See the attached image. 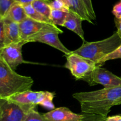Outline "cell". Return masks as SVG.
<instances>
[{
    "instance_id": "obj_11",
    "label": "cell",
    "mask_w": 121,
    "mask_h": 121,
    "mask_svg": "<svg viewBox=\"0 0 121 121\" xmlns=\"http://www.w3.org/2000/svg\"><path fill=\"white\" fill-rule=\"evenodd\" d=\"M47 121H82L83 114H78L66 107L55 108L43 114Z\"/></svg>"
},
{
    "instance_id": "obj_14",
    "label": "cell",
    "mask_w": 121,
    "mask_h": 121,
    "mask_svg": "<svg viewBox=\"0 0 121 121\" xmlns=\"http://www.w3.org/2000/svg\"><path fill=\"white\" fill-rule=\"evenodd\" d=\"M82 19L80 17L72 12L69 11L63 27H65L67 29L75 33L82 39L83 41H85L84 31L82 26Z\"/></svg>"
},
{
    "instance_id": "obj_4",
    "label": "cell",
    "mask_w": 121,
    "mask_h": 121,
    "mask_svg": "<svg viewBox=\"0 0 121 121\" xmlns=\"http://www.w3.org/2000/svg\"><path fill=\"white\" fill-rule=\"evenodd\" d=\"M37 106L22 105L0 98V121H25L27 115Z\"/></svg>"
},
{
    "instance_id": "obj_9",
    "label": "cell",
    "mask_w": 121,
    "mask_h": 121,
    "mask_svg": "<svg viewBox=\"0 0 121 121\" xmlns=\"http://www.w3.org/2000/svg\"><path fill=\"white\" fill-rule=\"evenodd\" d=\"M59 33L55 31H45L42 32L35 36L33 37L27 41V43L30 42H39L46 44L52 46L60 52L65 53L66 56H68L72 53V51L69 50L66 48L62 43L61 42L58 35Z\"/></svg>"
},
{
    "instance_id": "obj_22",
    "label": "cell",
    "mask_w": 121,
    "mask_h": 121,
    "mask_svg": "<svg viewBox=\"0 0 121 121\" xmlns=\"http://www.w3.org/2000/svg\"><path fill=\"white\" fill-rule=\"evenodd\" d=\"M25 121H47L43 115L38 112L37 108L31 110L27 115Z\"/></svg>"
},
{
    "instance_id": "obj_10",
    "label": "cell",
    "mask_w": 121,
    "mask_h": 121,
    "mask_svg": "<svg viewBox=\"0 0 121 121\" xmlns=\"http://www.w3.org/2000/svg\"><path fill=\"white\" fill-rule=\"evenodd\" d=\"M46 93L47 91L34 92L29 90L17 93L7 99L20 105L37 106L42 102L46 96Z\"/></svg>"
},
{
    "instance_id": "obj_19",
    "label": "cell",
    "mask_w": 121,
    "mask_h": 121,
    "mask_svg": "<svg viewBox=\"0 0 121 121\" xmlns=\"http://www.w3.org/2000/svg\"><path fill=\"white\" fill-rule=\"evenodd\" d=\"M54 96H55V93H54L47 91L46 96H45L44 99H43V100L40 104V105H41V106L47 109L50 110V111L54 109L55 106H54V104L53 102Z\"/></svg>"
},
{
    "instance_id": "obj_23",
    "label": "cell",
    "mask_w": 121,
    "mask_h": 121,
    "mask_svg": "<svg viewBox=\"0 0 121 121\" xmlns=\"http://www.w3.org/2000/svg\"><path fill=\"white\" fill-rule=\"evenodd\" d=\"M118 59H121V45L119 47H118L117 49L115 50L113 52H112V53L106 56L104 59H102L100 62V66L101 67L106 61Z\"/></svg>"
},
{
    "instance_id": "obj_17",
    "label": "cell",
    "mask_w": 121,
    "mask_h": 121,
    "mask_svg": "<svg viewBox=\"0 0 121 121\" xmlns=\"http://www.w3.org/2000/svg\"><path fill=\"white\" fill-rule=\"evenodd\" d=\"M32 5L34 9L40 14L50 20L52 8H50L47 0H34L32 2Z\"/></svg>"
},
{
    "instance_id": "obj_1",
    "label": "cell",
    "mask_w": 121,
    "mask_h": 121,
    "mask_svg": "<svg viewBox=\"0 0 121 121\" xmlns=\"http://www.w3.org/2000/svg\"><path fill=\"white\" fill-rule=\"evenodd\" d=\"M73 97L79 102L83 113L108 117L111 108L121 98V87L104 88L92 92L75 93Z\"/></svg>"
},
{
    "instance_id": "obj_30",
    "label": "cell",
    "mask_w": 121,
    "mask_h": 121,
    "mask_svg": "<svg viewBox=\"0 0 121 121\" xmlns=\"http://www.w3.org/2000/svg\"><path fill=\"white\" fill-rule=\"evenodd\" d=\"M106 121H121V115H115L106 118Z\"/></svg>"
},
{
    "instance_id": "obj_15",
    "label": "cell",
    "mask_w": 121,
    "mask_h": 121,
    "mask_svg": "<svg viewBox=\"0 0 121 121\" xmlns=\"http://www.w3.org/2000/svg\"><path fill=\"white\" fill-rule=\"evenodd\" d=\"M27 14L23 6L15 2L9 8V11L4 18H7L16 23L20 24L27 18Z\"/></svg>"
},
{
    "instance_id": "obj_28",
    "label": "cell",
    "mask_w": 121,
    "mask_h": 121,
    "mask_svg": "<svg viewBox=\"0 0 121 121\" xmlns=\"http://www.w3.org/2000/svg\"><path fill=\"white\" fill-rule=\"evenodd\" d=\"M115 26L117 28V33L121 38V18H115Z\"/></svg>"
},
{
    "instance_id": "obj_6",
    "label": "cell",
    "mask_w": 121,
    "mask_h": 121,
    "mask_svg": "<svg viewBox=\"0 0 121 121\" xmlns=\"http://www.w3.org/2000/svg\"><path fill=\"white\" fill-rule=\"evenodd\" d=\"M19 28L21 41L24 44L27 43V41L31 38L42 32L55 31L59 34L63 33L55 25L39 22L28 17L19 24Z\"/></svg>"
},
{
    "instance_id": "obj_8",
    "label": "cell",
    "mask_w": 121,
    "mask_h": 121,
    "mask_svg": "<svg viewBox=\"0 0 121 121\" xmlns=\"http://www.w3.org/2000/svg\"><path fill=\"white\" fill-rule=\"evenodd\" d=\"M24 44V42L21 41L7 45L0 50V58L14 71L19 65L25 63L22 56V47Z\"/></svg>"
},
{
    "instance_id": "obj_2",
    "label": "cell",
    "mask_w": 121,
    "mask_h": 121,
    "mask_svg": "<svg viewBox=\"0 0 121 121\" xmlns=\"http://www.w3.org/2000/svg\"><path fill=\"white\" fill-rule=\"evenodd\" d=\"M34 80L31 77L18 74L0 58V98H9L31 89Z\"/></svg>"
},
{
    "instance_id": "obj_18",
    "label": "cell",
    "mask_w": 121,
    "mask_h": 121,
    "mask_svg": "<svg viewBox=\"0 0 121 121\" xmlns=\"http://www.w3.org/2000/svg\"><path fill=\"white\" fill-rule=\"evenodd\" d=\"M69 13L60 10L52 9L50 20L55 26H63Z\"/></svg>"
},
{
    "instance_id": "obj_13",
    "label": "cell",
    "mask_w": 121,
    "mask_h": 121,
    "mask_svg": "<svg viewBox=\"0 0 121 121\" xmlns=\"http://www.w3.org/2000/svg\"><path fill=\"white\" fill-rule=\"evenodd\" d=\"M67 6L70 11L80 17L83 21L93 24L89 16L87 9L82 0H62Z\"/></svg>"
},
{
    "instance_id": "obj_29",
    "label": "cell",
    "mask_w": 121,
    "mask_h": 121,
    "mask_svg": "<svg viewBox=\"0 0 121 121\" xmlns=\"http://www.w3.org/2000/svg\"><path fill=\"white\" fill-rule=\"evenodd\" d=\"M15 2L21 4V5H25L30 4H32V2L34 1V0H14Z\"/></svg>"
},
{
    "instance_id": "obj_20",
    "label": "cell",
    "mask_w": 121,
    "mask_h": 121,
    "mask_svg": "<svg viewBox=\"0 0 121 121\" xmlns=\"http://www.w3.org/2000/svg\"><path fill=\"white\" fill-rule=\"evenodd\" d=\"M15 3L14 0H0V18L3 19L9 8Z\"/></svg>"
},
{
    "instance_id": "obj_33",
    "label": "cell",
    "mask_w": 121,
    "mask_h": 121,
    "mask_svg": "<svg viewBox=\"0 0 121 121\" xmlns=\"http://www.w3.org/2000/svg\"></svg>"
},
{
    "instance_id": "obj_7",
    "label": "cell",
    "mask_w": 121,
    "mask_h": 121,
    "mask_svg": "<svg viewBox=\"0 0 121 121\" xmlns=\"http://www.w3.org/2000/svg\"><path fill=\"white\" fill-rule=\"evenodd\" d=\"M83 80L87 82L90 86L101 85L104 88H113L121 87V78L101 67L95 69Z\"/></svg>"
},
{
    "instance_id": "obj_25",
    "label": "cell",
    "mask_w": 121,
    "mask_h": 121,
    "mask_svg": "<svg viewBox=\"0 0 121 121\" xmlns=\"http://www.w3.org/2000/svg\"><path fill=\"white\" fill-rule=\"evenodd\" d=\"M83 2L85 4L86 8L87 9L89 16L92 20H96V14L95 13L94 9H93V5H92V0H82Z\"/></svg>"
},
{
    "instance_id": "obj_27",
    "label": "cell",
    "mask_w": 121,
    "mask_h": 121,
    "mask_svg": "<svg viewBox=\"0 0 121 121\" xmlns=\"http://www.w3.org/2000/svg\"><path fill=\"white\" fill-rule=\"evenodd\" d=\"M112 13L116 18H121V1L119 3L115 5L112 10Z\"/></svg>"
},
{
    "instance_id": "obj_31",
    "label": "cell",
    "mask_w": 121,
    "mask_h": 121,
    "mask_svg": "<svg viewBox=\"0 0 121 121\" xmlns=\"http://www.w3.org/2000/svg\"><path fill=\"white\" fill-rule=\"evenodd\" d=\"M121 98L120 99H119L118 100L116 101L114 104V106L115 105H121Z\"/></svg>"
},
{
    "instance_id": "obj_21",
    "label": "cell",
    "mask_w": 121,
    "mask_h": 121,
    "mask_svg": "<svg viewBox=\"0 0 121 121\" xmlns=\"http://www.w3.org/2000/svg\"><path fill=\"white\" fill-rule=\"evenodd\" d=\"M48 4L52 9L63 11L69 13L70 11L67 6L62 0H52L48 1Z\"/></svg>"
},
{
    "instance_id": "obj_3",
    "label": "cell",
    "mask_w": 121,
    "mask_h": 121,
    "mask_svg": "<svg viewBox=\"0 0 121 121\" xmlns=\"http://www.w3.org/2000/svg\"><path fill=\"white\" fill-rule=\"evenodd\" d=\"M121 45V38L117 32L104 40L93 42L84 41L83 44L72 53L93 61L99 67L102 59Z\"/></svg>"
},
{
    "instance_id": "obj_12",
    "label": "cell",
    "mask_w": 121,
    "mask_h": 121,
    "mask_svg": "<svg viewBox=\"0 0 121 121\" xmlns=\"http://www.w3.org/2000/svg\"><path fill=\"white\" fill-rule=\"evenodd\" d=\"M4 22L5 44L21 42L19 24L7 18H3Z\"/></svg>"
},
{
    "instance_id": "obj_24",
    "label": "cell",
    "mask_w": 121,
    "mask_h": 121,
    "mask_svg": "<svg viewBox=\"0 0 121 121\" xmlns=\"http://www.w3.org/2000/svg\"><path fill=\"white\" fill-rule=\"evenodd\" d=\"M83 118L82 121H106L107 117L98 115L96 114L90 113H83Z\"/></svg>"
},
{
    "instance_id": "obj_32",
    "label": "cell",
    "mask_w": 121,
    "mask_h": 121,
    "mask_svg": "<svg viewBox=\"0 0 121 121\" xmlns=\"http://www.w3.org/2000/svg\"><path fill=\"white\" fill-rule=\"evenodd\" d=\"M47 1H52V0H47Z\"/></svg>"
},
{
    "instance_id": "obj_26",
    "label": "cell",
    "mask_w": 121,
    "mask_h": 121,
    "mask_svg": "<svg viewBox=\"0 0 121 121\" xmlns=\"http://www.w3.org/2000/svg\"><path fill=\"white\" fill-rule=\"evenodd\" d=\"M5 46L4 22L3 19L0 18V50Z\"/></svg>"
},
{
    "instance_id": "obj_5",
    "label": "cell",
    "mask_w": 121,
    "mask_h": 121,
    "mask_svg": "<svg viewBox=\"0 0 121 121\" xmlns=\"http://www.w3.org/2000/svg\"><path fill=\"white\" fill-rule=\"evenodd\" d=\"M65 67L70 71L76 80H83L98 67L93 61L72 53L66 57Z\"/></svg>"
},
{
    "instance_id": "obj_16",
    "label": "cell",
    "mask_w": 121,
    "mask_h": 121,
    "mask_svg": "<svg viewBox=\"0 0 121 121\" xmlns=\"http://www.w3.org/2000/svg\"><path fill=\"white\" fill-rule=\"evenodd\" d=\"M23 7L24 8V10L26 11L27 17L33 19L35 21H39V22H44V23L54 25L50 19L47 18L46 17L43 16L41 14H40L39 12L37 11L34 9V7H33L31 4L25 5H23Z\"/></svg>"
}]
</instances>
